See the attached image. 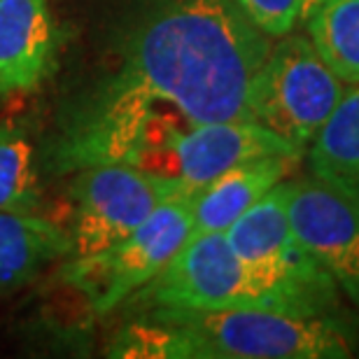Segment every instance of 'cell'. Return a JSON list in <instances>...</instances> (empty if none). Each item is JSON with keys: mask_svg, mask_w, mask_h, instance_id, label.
I'll return each mask as SVG.
<instances>
[{"mask_svg": "<svg viewBox=\"0 0 359 359\" xmlns=\"http://www.w3.org/2000/svg\"><path fill=\"white\" fill-rule=\"evenodd\" d=\"M271 38L233 0H154L112 75L73 107L56 142L59 170L121 163L152 107L189 124L255 121L252 87Z\"/></svg>", "mask_w": 359, "mask_h": 359, "instance_id": "cell-1", "label": "cell"}, {"mask_svg": "<svg viewBox=\"0 0 359 359\" xmlns=\"http://www.w3.org/2000/svg\"><path fill=\"white\" fill-rule=\"evenodd\" d=\"M168 327L173 359H343L355 336L336 315H294L266 308L175 311L145 308Z\"/></svg>", "mask_w": 359, "mask_h": 359, "instance_id": "cell-2", "label": "cell"}, {"mask_svg": "<svg viewBox=\"0 0 359 359\" xmlns=\"http://www.w3.org/2000/svg\"><path fill=\"white\" fill-rule=\"evenodd\" d=\"M196 194H180L161 203L133 233L103 252L68 257L63 280L87 297L93 313L114 311L159 276L189 241Z\"/></svg>", "mask_w": 359, "mask_h": 359, "instance_id": "cell-3", "label": "cell"}, {"mask_svg": "<svg viewBox=\"0 0 359 359\" xmlns=\"http://www.w3.org/2000/svg\"><path fill=\"white\" fill-rule=\"evenodd\" d=\"M343 96V84L308 35L287 33L271 45L252 87L257 124L304 152Z\"/></svg>", "mask_w": 359, "mask_h": 359, "instance_id": "cell-4", "label": "cell"}, {"mask_svg": "<svg viewBox=\"0 0 359 359\" xmlns=\"http://www.w3.org/2000/svg\"><path fill=\"white\" fill-rule=\"evenodd\" d=\"M138 301L142 308L175 311H280L266 283L233 252L222 231L189 236L168 266L142 287Z\"/></svg>", "mask_w": 359, "mask_h": 359, "instance_id": "cell-5", "label": "cell"}, {"mask_svg": "<svg viewBox=\"0 0 359 359\" xmlns=\"http://www.w3.org/2000/svg\"><path fill=\"white\" fill-rule=\"evenodd\" d=\"M191 194L187 187L161 180L128 163H91L73 182V224L68 257H91L133 233L166 201Z\"/></svg>", "mask_w": 359, "mask_h": 359, "instance_id": "cell-6", "label": "cell"}, {"mask_svg": "<svg viewBox=\"0 0 359 359\" xmlns=\"http://www.w3.org/2000/svg\"><path fill=\"white\" fill-rule=\"evenodd\" d=\"M287 210L299 245L359 308V201L311 173L290 182Z\"/></svg>", "mask_w": 359, "mask_h": 359, "instance_id": "cell-7", "label": "cell"}, {"mask_svg": "<svg viewBox=\"0 0 359 359\" xmlns=\"http://www.w3.org/2000/svg\"><path fill=\"white\" fill-rule=\"evenodd\" d=\"M47 0H0V98L38 89L54 68Z\"/></svg>", "mask_w": 359, "mask_h": 359, "instance_id": "cell-8", "label": "cell"}, {"mask_svg": "<svg viewBox=\"0 0 359 359\" xmlns=\"http://www.w3.org/2000/svg\"><path fill=\"white\" fill-rule=\"evenodd\" d=\"M299 154H273L245 161L212 180L194 198L191 236L224 233L248 208L299 168Z\"/></svg>", "mask_w": 359, "mask_h": 359, "instance_id": "cell-9", "label": "cell"}, {"mask_svg": "<svg viewBox=\"0 0 359 359\" xmlns=\"http://www.w3.org/2000/svg\"><path fill=\"white\" fill-rule=\"evenodd\" d=\"M68 252V231L59 224L35 212H0V297L33 283Z\"/></svg>", "mask_w": 359, "mask_h": 359, "instance_id": "cell-10", "label": "cell"}, {"mask_svg": "<svg viewBox=\"0 0 359 359\" xmlns=\"http://www.w3.org/2000/svg\"><path fill=\"white\" fill-rule=\"evenodd\" d=\"M308 168L315 177L359 201V84L343 91L308 145Z\"/></svg>", "mask_w": 359, "mask_h": 359, "instance_id": "cell-11", "label": "cell"}, {"mask_svg": "<svg viewBox=\"0 0 359 359\" xmlns=\"http://www.w3.org/2000/svg\"><path fill=\"white\" fill-rule=\"evenodd\" d=\"M304 21L308 38L336 77L359 84V0H320Z\"/></svg>", "mask_w": 359, "mask_h": 359, "instance_id": "cell-12", "label": "cell"}, {"mask_svg": "<svg viewBox=\"0 0 359 359\" xmlns=\"http://www.w3.org/2000/svg\"><path fill=\"white\" fill-rule=\"evenodd\" d=\"M40 203V177L35 142L26 124L12 119L0 124V212H35Z\"/></svg>", "mask_w": 359, "mask_h": 359, "instance_id": "cell-13", "label": "cell"}, {"mask_svg": "<svg viewBox=\"0 0 359 359\" xmlns=\"http://www.w3.org/2000/svg\"><path fill=\"white\" fill-rule=\"evenodd\" d=\"M233 3L271 40L292 33L304 12V0H233Z\"/></svg>", "mask_w": 359, "mask_h": 359, "instance_id": "cell-14", "label": "cell"}, {"mask_svg": "<svg viewBox=\"0 0 359 359\" xmlns=\"http://www.w3.org/2000/svg\"><path fill=\"white\" fill-rule=\"evenodd\" d=\"M318 3H320V0H304V12H301V19H304V17H306V12L311 10V7L318 5Z\"/></svg>", "mask_w": 359, "mask_h": 359, "instance_id": "cell-15", "label": "cell"}]
</instances>
